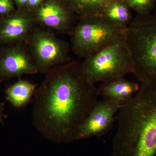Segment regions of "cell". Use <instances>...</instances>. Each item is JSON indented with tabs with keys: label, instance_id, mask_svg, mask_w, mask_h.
<instances>
[{
	"label": "cell",
	"instance_id": "9",
	"mask_svg": "<svg viewBox=\"0 0 156 156\" xmlns=\"http://www.w3.org/2000/svg\"><path fill=\"white\" fill-rule=\"evenodd\" d=\"M62 3L56 0H48L42 3L33 15L37 25L48 30L69 34L76 23L74 21L73 11L67 3Z\"/></svg>",
	"mask_w": 156,
	"mask_h": 156
},
{
	"label": "cell",
	"instance_id": "4",
	"mask_svg": "<svg viewBox=\"0 0 156 156\" xmlns=\"http://www.w3.org/2000/svg\"><path fill=\"white\" fill-rule=\"evenodd\" d=\"M127 28L102 16L80 18L69 34L73 52L85 58L111 44L125 40Z\"/></svg>",
	"mask_w": 156,
	"mask_h": 156
},
{
	"label": "cell",
	"instance_id": "16",
	"mask_svg": "<svg viewBox=\"0 0 156 156\" xmlns=\"http://www.w3.org/2000/svg\"><path fill=\"white\" fill-rule=\"evenodd\" d=\"M14 11L13 0H0V17L7 16Z\"/></svg>",
	"mask_w": 156,
	"mask_h": 156
},
{
	"label": "cell",
	"instance_id": "15",
	"mask_svg": "<svg viewBox=\"0 0 156 156\" xmlns=\"http://www.w3.org/2000/svg\"><path fill=\"white\" fill-rule=\"evenodd\" d=\"M136 15H144L151 14L156 6V0H123Z\"/></svg>",
	"mask_w": 156,
	"mask_h": 156
},
{
	"label": "cell",
	"instance_id": "19",
	"mask_svg": "<svg viewBox=\"0 0 156 156\" xmlns=\"http://www.w3.org/2000/svg\"><path fill=\"white\" fill-rule=\"evenodd\" d=\"M28 1L29 0H14L19 8H22L23 6L27 5Z\"/></svg>",
	"mask_w": 156,
	"mask_h": 156
},
{
	"label": "cell",
	"instance_id": "1",
	"mask_svg": "<svg viewBox=\"0 0 156 156\" xmlns=\"http://www.w3.org/2000/svg\"><path fill=\"white\" fill-rule=\"evenodd\" d=\"M45 75L33 97V125L48 140H76L79 129L98 101L97 88L77 61L56 66Z\"/></svg>",
	"mask_w": 156,
	"mask_h": 156
},
{
	"label": "cell",
	"instance_id": "20",
	"mask_svg": "<svg viewBox=\"0 0 156 156\" xmlns=\"http://www.w3.org/2000/svg\"><path fill=\"white\" fill-rule=\"evenodd\" d=\"M154 14H156V10Z\"/></svg>",
	"mask_w": 156,
	"mask_h": 156
},
{
	"label": "cell",
	"instance_id": "7",
	"mask_svg": "<svg viewBox=\"0 0 156 156\" xmlns=\"http://www.w3.org/2000/svg\"><path fill=\"white\" fill-rule=\"evenodd\" d=\"M37 73L36 65L26 44L7 45L0 49V83Z\"/></svg>",
	"mask_w": 156,
	"mask_h": 156
},
{
	"label": "cell",
	"instance_id": "11",
	"mask_svg": "<svg viewBox=\"0 0 156 156\" xmlns=\"http://www.w3.org/2000/svg\"><path fill=\"white\" fill-rule=\"evenodd\" d=\"M140 89L137 83L131 82L123 77L102 83L97 88L98 96L122 105L128 103Z\"/></svg>",
	"mask_w": 156,
	"mask_h": 156
},
{
	"label": "cell",
	"instance_id": "6",
	"mask_svg": "<svg viewBox=\"0 0 156 156\" xmlns=\"http://www.w3.org/2000/svg\"><path fill=\"white\" fill-rule=\"evenodd\" d=\"M26 44L41 74L69 60L67 42L45 29L37 27Z\"/></svg>",
	"mask_w": 156,
	"mask_h": 156
},
{
	"label": "cell",
	"instance_id": "17",
	"mask_svg": "<svg viewBox=\"0 0 156 156\" xmlns=\"http://www.w3.org/2000/svg\"><path fill=\"white\" fill-rule=\"evenodd\" d=\"M44 0H29L27 7L30 9H37L43 3Z\"/></svg>",
	"mask_w": 156,
	"mask_h": 156
},
{
	"label": "cell",
	"instance_id": "13",
	"mask_svg": "<svg viewBox=\"0 0 156 156\" xmlns=\"http://www.w3.org/2000/svg\"><path fill=\"white\" fill-rule=\"evenodd\" d=\"M102 17L115 24L128 27L133 19L131 9L123 0H112L105 7Z\"/></svg>",
	"mask_w": 156,
	"mask_h": 156
},
{
	"label": "cell",
	"instance_id": "10",
	"mask_svg": "<svg viewBox=\"0 0 156 156\" xmlns=\"http://www.w3.org/2000/svg\"><path fill=\"white\" fill-rule=\"evenodd\" d=\"M37 25L33 15L23 12L0 17V46L26 44Z\"/></svg>",
	"mask_w": 156,
	"mask_h": 156
},
{
	"label": "cell",
	"instance_id": "3",
	"mask_svg": "<svg viewBox=\"0 0 156 156\" xmlns=\"http://www.w3.org/2000/svg\"><path fill=\"white\" fill-rule=\"evenodd\" d=\"M125 41L135 77L140 83L156 80V14L136 15L128 26Z\"/></svg>",
	"mask_w": 156,
	"mask_h": 156
},
{
	"label": "cell",
	"instance_id": "12",
	"mask_svg": "<svg viewBox=\"0 0 156 156\" xmlns=\"http://www.w3.org/2000/svg\"><path fill=\"white\" fill-rule=\"evenodd\" d=\"M14 84L7 87L6 98L16 108H21L28 105L34 97L36 85L19 78Z\"/></svg>",
	"mask_w": 156,
	"mask_h": 156
},
{
	"label": "cell",
	"instance_id": "8",
	"mask_svg": "<svg viewBox=\"0 0 156 156\" xmlns=\"http://www.w3.org/2000/svg\"><path fill=\"white\" fill-rule=\"evenodd\" d=\"M121 106L109 101H98L79 129L76 140L98 137L108 133L113 127Z\"/></svg>",
	"mask_w": 156,
	"mask_h": 156
},
{
	"label": "cell",
	"instance_id": "2",
	"mask_svg": "<svg viewBox=\"0 0 156 156\" xmlns=\"http://www.w3.org/2000/svg\"><path fill=\"white\" fill-rule=\"evenodd\" d=\"M112 156H156V80L140 89L116 115Z\"/></svg>",
	"mask_w": 156,
	"mask_h": 156
},
{
	"label": "cell",
	"instance_id": "14",
	"mask_svg": "<svg viewBox=\"0 0 156 156\" xmlns=\"http://www.w3.org/2000/svg\"><path fill=\"white\" fill-rule=\"evenodd\" d=\"M112 0H66L80 18L100 17L105 6Z\"/></svg>",
	"mask_w": 156,
	"mask_h": 156
},
{
	"label": "cell",
	"instance_id": "5",
	"mask_svg": "<svg viewBox=\"0 0 156 156\" xmlns=\"http://www.w3.org/2000/svg\"><path fill=\"white\" fill-rule=\"evenodd\" d=\"M82 69L93 84L108 82L134 72V62L125 40L105 47L84 58Z\"/></svg>",
	"mask_w": 156,
	"mask_h": 156
},
{
	"label": "cell",
	"instance_id": "18",
	"mask_svg": "<svg viewBox=\"0 0 156 156\" xmlns=\"http://www.w3.org/2000/svg\"><path fill=\"white\" fill-rule=\"evenodd\" d=\"M5 102H2L0 103V124H4V119L6 118L7 116L4 113L5 109Z\"/></svg>",
	"mask_w": 156,
	"mask_h": 156
}]
</instances>
